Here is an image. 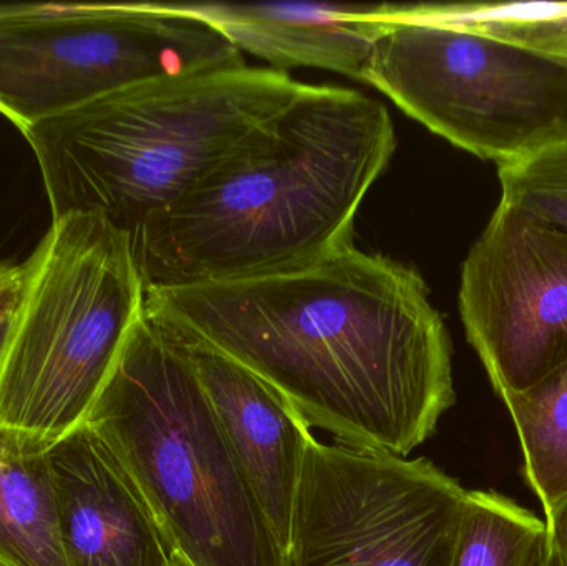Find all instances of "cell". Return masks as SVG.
Segmentation results:
<instances>
[{"label":"cell","instance_id":"cell-1","mask_svg":"<svg viewBox=\"0 0 567 566\" xmlns=\"http://www.w3.org/2000/svg\"><path fill=\"white\" fill-rule=\"evenodd\" d=\"M145 309L342 444L409 457L455 404L452 341L429 286L353 245L276 275L145 288Z\"/></svg>","mask_w":567,"mask_h":566},{"label":"cell","instance_id":"cell-2","mask_svg":"<svg viewBox=\"0 0 567 566\" xmlns=\"http://www.w3.org/2000/svg\"><path fill=\"white\" fill-rule=\"evenodd\" d=\"M395 148L379 100L303 83L132 236L145 288L276 275L353 245L357 212Z\"/></svg>","mask_w":567,"mask_h":566},{"label":"cell","instance_id":"cell-3","mask_svg":"<svg viewBox=\"0 0 567 566\" xmlns=\"http://www.w3.org/2000/svg\"><path fill=\"white\" fill-rule=\"evenodd\" d=\"M303 83L233 66L136 83L30 126L52 219L93 213L132 238Z\"/></svg>","mask_w":567,"mask_h":566},{"label":"cell","instance_id":"cell-4","mask_svg":"<svg viewBox=\"0 0 567 566\" xmlns=\"http://www.w3.org/2000/svg\"><path fill=\"white\" fill-rule=\"evenodd\" d=\"M85 424L189 566H286L178 336L143 306Z\"/></svg>","mask_w":567,"mask_h":566},{"label":"cell","instance_id":"cell-5","mask_svg":"<svg viewBox=\"0 0 567 566\" xmlns=\"http://www.w3.org/2000/svg\"><path fill=\"white\" fill-rule=\"evenodd\" d=\"M0 356V425L59 441L85 422L145 306L132 238L93 213L53 218Z\"/></svg>","mask_w":567,"mask_h":566},{"label":"cell","instance_id":"cell-6","mask_svg":"<svg viewBox=\"0 0 567 566\" xmlns=\"http://www.w3.org/2000/svg\"><path fill=\"white\" fill-rule=\"evenodd\" d=\"M365 83L458 148L496 165L567 142V65L478 29L455 6H409Z\"/></svg>","mask_w":567,"mask_h":566},{"label":"cell","instance_id":"cell-7","mask_svg":"<svg viewBox=\"0 0 567 566\" xmlns=\"http://www.w3.org/2000/svg\"><path fill=\"white\" fill-rule=\"evenodd\" d=\"M248 65L178 2L0 6V115L20 133L136 83Z\"/></svg>","mask_w":567,"mask_h":566},{"label":"cell","instance_id":"cell-8","mask_svg":"<svg viewBox=\"0 0 567 566\" xmlns=\"http://www.w3.org/2000/svg\"><path fill=\"white\" fill-rule=\"evenodd\" d=\"M466 494L426 459L313 438L286 566H450Z\"/></svg>","mask_w":567,"mask_h":566},{"label":"cell","instance_id":"cell-9","mask_svg":"<svg viewBox=\"0 0 567 566\" xmlns=\"http://www.w3.org/2000/svg\"><path fill=\"white\" fill-rule=\"evenodd\" d=\"M460 315L499 399L567 359V235L499 202L462 268Z\"/></svg>","mask_w":567,"mask_h":566},{"label":"cell","instance_id":"cell-10","mask_svg":"<svg viewBox=\"0 0 567 566\" xmlns=\"http://www.w3.org/2000/svg\"><path fill=\"white\" fill-rule=\"evenodd\" d=\"M69 566H173L178 552L105 442L83 422L52 447Z\"/></svg>","mask_w":567,"mask_h":566},{"label":"cell","instance_id":"cell-11","mask_svg":"<svg viewBox=\"0 0 567 566\" xmlns=\"http://www.w3.org/2000/svg\"><path fill=\"white\" fill-rule=\"evenodd\" d=\"M173 332L185 346L219 425L286 550L303 462L313 441L310 425L255 372L205 342Z\"/></svg>","mask_w":567,"mask_h":566},{"label":"cell","instance_id":"cell-12","mask_svg":"<svg viewBox=\"0 0 567 566\" xmlns=\"http://www.w3.org/2000/svg\"><path fill=\"white\" fill-rule=\"evenodd\" d=\"M239 52L279 69L309 66L365 82L377 40L409 6L353 3H182Z\"/></svg>","mask_w":567,"mask_h":566},{"label":"cell","instance_id":"cell-13","mask_svg":"<svg viewBox=\"0 0 567 566\" xmlns=\"http://www.w3.org/2000/svg\"><path fill=\"white\" fill-rule=\"evenodd\" d=\"M53 444L45 435L0 425V566H69Z\"/></svg>","mask_w":567,"mask_h":566},{"label":"cell","instance_id":"cell-14","mask_svg":"<svg viewBox=\"0 0 567 566\" xmlns=\"http://www.w3.org/2000/svg\"><path fill=\"white\" fill-rule=\"evenodd\" d=\"M523 452V474L543 511L567 494V359L543 381L502 399Z\"/></svg>","mask_w":567,"mask_h":566},{"label":"cell","instance_id":"cell-15","mask_svg":"<svg viewBox=\"0 0 567 566\" xmlns=\"http://www.w3.org/2000/svg\"><path fill=\"white\" fill-rule=\"evenodd\" d=\"M546 524L493 491L466 494L450 566H526Z\"/></svg>","mask_w":567,"mask_h":566},{"label":"cell","instance_id":"cell-16","mask_svg":"<svg viewBox=\"0 0 567 566\" xmlns=\"http://www.w3.org/2000/svg\"><path fill=\"white\" fill-rule=\"evenodd\" d=\"M502 199L567 235V142L498 166Z\"/></svg>","mask_w":567,"mask_h":566},{"label":"cell","instance_id":"cell-17","mask_svg":"<svg viewBox=\"0 0 567 566\" xmlns=\"http://www.w3.org/2000/svg\"><path fill=\"white\" fill-rule=\"evenodd\" d=\"M466 22L478 29L532 47L567 65V3L456 6Z\"/></svg>","mask_w":567,"mask_h":566},{"label":"cell","instance_id":"cell-18","mask_svg":"<svg viewBox=\"0 0 567 566\" xmlns=\"http://www.w3.org/2000/svg\"><path fill=\"white\" fill-rule=\"evenodd\" d=\"M29 265L23 263H0V325L6 322L19 308L25 291Z\"/></svg>","mask_w":567,"mask_h":566},{"label":"cell","instance_id":"cell-19","mask_svg":"<svg viewBox=\"0 0 567 566\" xmlns=\"http://www.w3.org/2000/svg\"><path fill=\"white\" fill-rule=\"evenodd\" d=\"M546 534L558 566H567V494L545 512Z\"/></svg>","mask_w":567,"mask_h":566},{"label":"cell","instance_id":"cell-20","mask_svg":"<svg viewBox=\"0 0 567 566\" xmlns=\"http://www.w3.org/2000/svg\"><path fill=\"white\" fill-rule=\"evenodd\" d=\"M526 566H558V560H556L551 545H549L548 534H545V537L536 545L535 552H533Z\"/></svg>","mask_w":567,"mask_h":566},{"label":"cell","instance_id":"cell-21","mask_svg":"<svg viewBox=\"0 0 567 566\" xmlns=\"http://www.w3.org/2000/svg\"><path fill=\"white\" fill-rule=\"evenodd\" d=\"M9 319H7L6 322H2V325H0V356H2L3 346H6L7 329H9Z\"/></svg>","mask_w":567,"mask_h":566},{"label":"cell","instance_id":"cell-22","mask_svg":"<svg viewBox=\"0 0 567 566\" xmlns=\"http://www.w3.org/2000/svg\"><path fill=\"white\" fill-rule=\"evenodd\" d=\"M173 566H189V565L186 564V562L183 560V558L179 557V555H178V558H176L175 564H173Z\"/></svg>","mask_w":567,"mask_h":566}]
</instances>
